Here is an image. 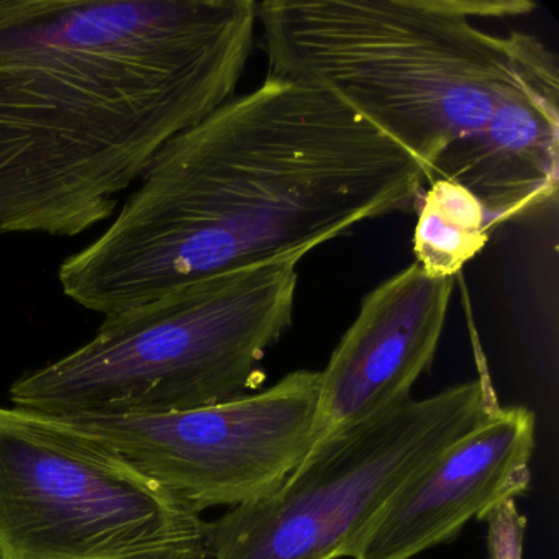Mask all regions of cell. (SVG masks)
Returning <instances> with one entry per match:
<instances>
[{"mask_svg":"<svg viewBox=\"0 0 559 559\" xmlns=\"http://www.w3.org/2000/svg\"><path fill=\"white\" fill-rule=\"evenodd\" d=\"M424 169L323 91L266 78L176 135L116 221L61 263L68 299L104 317L300 254L411 207Z\"/></svg>","mask_w":559,"mask_h":559,"instance_id":"obj_1","label":"cell"},{"mask_svg":"<svg viewBox=\"0 0 559 559\" xmlns=\"http://www.w3.org/2000/svg\"><path fill=\"white\" fill-rule=\"evenodd\" d=\"M251 0H0V234L73 238L235 96Z\"/></svg>","mask_w":559,"mask_h":559,"instance_id":"obj_2","label":"cell"},{"mask_svg":"<svg viewBox=\"0 0 559 559\" xmlns=\"http://www.w3.org/2000/svg\"><path fill=\"white\" fill-rule=\"evenodd\" d=\"M267 78L316 87L412 156L427 182L483 127L543 48L487 34L447 0L257 4Z\"/></svg>","mask_w":559,"mask_h":559,"instance_id":"obj_3","label":"cell"},{"mask_svg":"<svg viewBox=\"0 0 559 559\" xmlns=\"http://www.w3.org/2000/svg\"><path fill=\"white\" fill-rule=\"evenodd\" d=\"M276 258L106 317L93 340L24 372L12 407L48 418L168 414L260 388L266 353L293 325L297 266Z\"/></svg>","mask_w":559,"mask_h":559,"instance_id":"obj_4","label":"cell"},{"mask_svg":"<svg viewBox=\"0 0 559 559\" xmlns=\"http://www.w3.org/2000/svg\"><path fill=\"white\" fill-rule=\"evenodd\" d=\"M479 378L414 399L313 447L274 492L211 522L209 559H345L388 503L497 407Z\"/></svg>","mask_w":559,"mask_h":559,"instance_id":"obj_5","label":"cell"},{"mask_svg":"<svg viewBox=\"0 0 559 559\" xmlns=\"http://www.w3.org/2000/svg\"><path fill=\"white\" fill-rule=\"evenodd\" d=\"M211 522L112 448L0 407V559H209Z\"/></svg>","mask_w":559,"mask_h":559,"instance_id":"obj_6","label":"cell"},{"mask_svg":"<svg viewBox=\"0 0 559 559\" xmlns=\"http://www.w3.org/2000/svg\"><path fill=\"white\" fill-rule=\"evenodd\" d=\"M320 371L168 414L53 418L116 450L199 512L274 492L312 447Z\"/></svg>","mask_w":559,"mask_h":559,"instance_id":"obj_7","label":"cell"},{"mask_svg":"<svg viewBox=\"0 0 559 559\" xmlns=\"http://www.w3.org/2000/svg\"><path fill=\"white\" fill-rule=\"evenodd\" d=\"M454 280L417 263L379 284L320 371L312 450L412 399L443 335ZM309 450V451H310Z\"/></svg>","mask_w":559,"mask_h":559,"instance_id":"obj_8","label":"cell"},{"mask_svg":"<svg viewBox=\"0 0 559 559\" xmlns=\"http://www.w3.org/2000/svg\"><path fill=\"white\" fill-rule=\"evenodd\" d=\"M535 435L530 408L499 405L388 503L349 559H414L456 538L471 520L523 496Z\"/></svg>","mask_w":559,"mask_h":559,"instance_id":"obj_9","label":"cell"},{"mask_svg":"<svg viewBox=\"0 0 559 559\" xmlns=\"http://www.w3.org/2000/svg\"><path fill=\"white\" fill-rule=\"evenodd\" d=\"M433 178L450 179L473 192L493 228L555 201L559 68L558 58L545 45L483 127L441 158Z\"/></svg>","mask_w":559,"mask_h":559,"instance_id":"obj_10","label":"cell"},{"mask_svg":"<svg viewBox=\"0 0 559 559\" xmlns=\"http://www.w3.org/2000/svg\"><path fill=\"white\" fill-rule=\"evenodd\" d=\"M415 263L440 280H456L464 264L484 250L493 230L486 209L464 186L444 178L428 181L417 201Z\"/></svg>","mask_w":559,"mask_h":559,"instance_id":"obj_11","label":"cell"},{"mask_svg":"<svg viewBox=\"0 0 559 559\" xmlns=\"http://www.w3.org/2000/svg\"><path fill=\"white\" fill-rule=\"evenodd\" d=\"M487 523L489 559H523L526 520L515 500H506L483 516Z\"/></svg>","mask_w":559,"mask_h":559,"instance_id":"obj_12","label":"cell"},{"mask_svg":"<svg viewBox=\"0 0 559 559\" xmlns=\"http://www.w3.org/2000/svg\"><path fill=\"white\" fill-rule=\"evenodd\" d=\"M451 11L473 22L474 19H506L528 14L535 9L530 2L515 0H447Z\"/></svg>","mask_w":559,"mask_h":559,"instance_id":"obj_13","label":"cell"}]
</instances>
